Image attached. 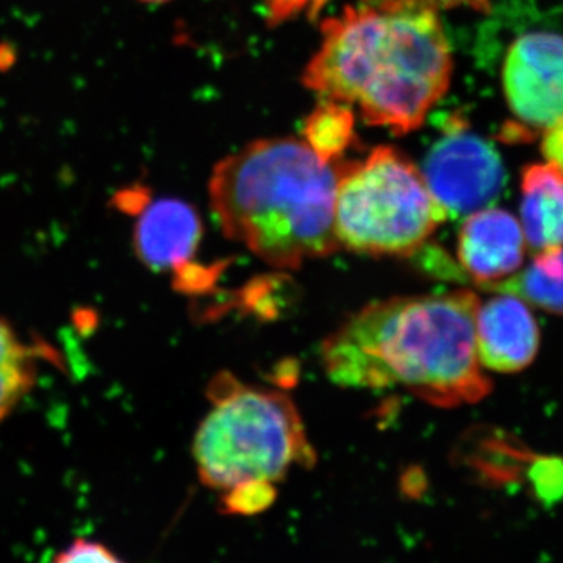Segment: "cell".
I'll return each mask as SVG.
<instances>
[{
    "label": "cell",
    "mask_w": 563,
    "mask_h": 563,
    "mask_svg": "<svg viewBox=\"0 0 563 563\" xmlns=\"http://www.w3.org/2000/svg\"><path fill=\"white\" fill-rule=\"evenodd\" d=\"M321 31L302 84L357 107L368 124L412 132L450 88L453 57L433 0L347 7Z\"/></svg>",
    "instance_id": "1"
},
{
    "label": "cell",
    "mask_w": 563,
    "mask_h": 563,
    "mask_svg": "<svg viewBox=\"0 0 563 563\" xmlns=\"http://www.w3.org/2000/svg\"><path fill=\"white\" fill-rule=\"evenodd\" d=\"M479 303L470 290L369 303L322 344L325 373L340 387H399L442 409L483 401L492 380L477 355Z\"/></svg>",
    "instance_id": "2"
},
{
    "label": "cell",
    "mask_w": 563,
    "mask_h": 563,
    "mask_svg": "<svg viewBox=\"0 0 563 563\" xmlns=\"http://www.w3.org/2000/svg\"><path fill=\"white\" fill-rule=\"evenodd\" d=\"M340 168L295 139L258 140L218 163L211 207L222 231L274 268L298 269L340 247Z\"/></svg>",
    "instance_id": "3"
},
{
    "label": "cell",
    "mask_w": 563,
    "mask_h": 563,
    "mask_svg": "<svg viewBox=\"0 0 563 563\" xmlns=\"http://www.w3.org/2000/svg\"><path fill=\"white\" fill-rule=\"evenodd\" d=\"M210 399L213 407L192 443L207 487L225 493L246 484H276L292 466L314 465L312 444L287 396L221 374L211 384Z\"/></svg>",
    "instance_id": "4"
},
{
    "label": "cell",
    "mask_w": 563,
    "mask_h": 563,
    "mask_svg": "<svg viewBox=\"0 0 563 563\" xmlns=\"http://www.w3.org/2000/svg\"><path fill=\"white\" fill-rule=\"evenodd\" d=\"M333 217L340 246L373 257L413 255L448 218L420 169L390 146L340 166Z\"/></svg>",
    "instance_id": "5"
},
{
    "label": "cell",
    "mask_w": 563,
    "mask_h": 563,
    "mask_svg": "<svg viewBox=\"0 0 563 563\" xmlns=\"http://www.w3.org/2000/svg\"><path fill=\"white\" fill-rule=\"evenodd\" d=\"M433 144L426 157V185L446 217H468L487 209L506 185L501 157L490 143L470 132L462 121Z\"/></svg>",
    "instance_id": "6"
},
{
    "label": "cell",
    "mask_w": 563,
    "mask_h": 563,
    "mask_svg": "<svg viewBox=\"0 0 563 563\" xmlns=\"http://www.w3.org/2000/svg\"><path fill=\"white\" fill-rule=\"evenodd\" d=\"M503 90L515 117L509 139H528L563 120V36H518L503 65Z\"/></svg>",
    "instance_id": "7"
},
{
    "label": "cell",
    "mask_w": 563,
    "mask_h": 563,
    "mask_svg": "<svg viewBox=\"0 0 563 563\" xmlns=\"http://www.w3.org/2000/svg\"><path fill=\"white\" fill-rule=\"evenodd\" d=\"M476 344L481 365L492 372H523L540 347V328L523 299L509 292L479 303Z\"/></svg>",
    "instance_id": "8"
},
{
    "label": "cell",
    "mask_w": 563,
    "mask_h": 563,
    "mask_svg": "<svg viewBox=\"0 0 563 563\" xmlns=\"http://www.w3.org/2000/svg\"><path fill=\"white\" fill-rule=\"evenodd\" d=\"M459 261L479 287L501 282L520 272L526 239L520 222L509 211L483 209L463 222L459 233Z\"/></svg>",
    "instance_id": "9"
},
{
    "label": "cell",
    "mask_w": 563,
    "mask_h": 563,
    "mask_svg": "<svg viewBox=\"0 0 563 563\" xmlns=\"http://www.w3.org/2000/svg\"><path fill=\"white\" fill-rule=\"evenodd\" d=\"M140 261L155 272L190 265L202 239V221L190 203L158 199L141 210L135 225Z\"/></svg>",
    "instance_id": "10"
},
{
    "label": "cell",
    "mask_w": 563,
    "mask_h": 563,
    "mask_svg": "<svg viewBox=\"0 0 563 563\" xmlns=\"http://www.w3.org/2000/svg\"><path fill=\"white\" fill-rule=\"evenodd\" d=\"M520 213L533 254L563 246V173L553 163L523 169Z\"/></svg>",
    "instance_id": "11"
},
{
    "label": "cell",
    "mask_w": 563,
    "mask_h": 563,
    "mask_svg": "<svg viewBox=\"0 0 563 563\" xmlns=\"http://www.w3.org/2000/svg\"><path fill=\"white\" fill-rule=\"evenodd\" d=\"M481 288L509 292L543 312L563 314V246L536 254L523 272Z\"/></svg>",
    "instance_id": "12"
},
{
    "label": "cell",
    "mask_w": 563,
    "mask_h": 563,
    "mask_svg": "<svg viewBox=\"0 0 563 563\" xmlns=\"http://www.w3.org/2000/svg\"><path fill=\"white\" fill-rule=\"evenodd\" d=\"M36 380V347L22 343L0 317V422L5 420Z\"/></svg>",
    "instance_id": "13"
},
{
    "label": "cell",
    "mask_w": 563,
    "mask_h": 563,
    "mask_svg": "<svg viewBox=\"0 0 563 563\" xmlns=\"http://www.w3.org/2000/svg\"><path fill=\"white\" fill-rule=\"evenodd\" d=\"M306 143L322 158L336 163L354 140V113L346 103H320L303 124Z\"/></svg>",
    "instance_id": "14"
},
{
    "label": "cell",
    "mask_w": 563,
    "mask_h": 563,
    "mask_svg": "<svg viewBox=\"0 0 563 563\" xmlns=\"http://www.w3.org/2000/svg\"><path fill=\"white\" fill-rule=\"evenodd\" d=\"M276 499L274 484L255 483L225 492L224 510L228 514L252 515L263 512Z\"/></svg>",
    "instance_id": "15"
},
{
    "label": "cell",
    "mask_w": 563,
    "mask_h": 563,
    "mask_svg": "<svg viewBox=\"0 0 563 563\" xmlns=\"http://www.w3.org/2000/svg\"><path fill=\"white\" fill-rule=\"evenodd\" d=\"M57 562H120L109 548L102 543L90 542V540L77 539L66 548L63 553L55 558Z\"/></svg>",
    "instance_id": "16"
},
{
    "label": "cell",
    "mask_w": 563,
    "mask_h": 563,
    "mask_svg": "<svg viewBox=\"0 0 563 563\" xmlns=\"http://www.w3.org/2000/svg\"><path fill=\"white\" fill-rule=\"evenodd\" d=\"M542 152L544 158L563 173V120L544 131Z\"/></svg>",
    "instance_id": "17"
},
{
    "label": "cell",
    "mask_w": 563,
    "mask_h": 563,
    "mask_svg": "<svg viewBox=\"0 0 563 563\" xmlns=\"http://www.w3.org/2000/svg\"><path fill=\"white\" fill-rule=\"evenodd\" d=\"M437 5L446 7H468V9L481 11V13H487L490 10V0H433Z\"/></svg>",
    "instance_id": "18"
},
{
    "label": "cell",
    "mask_w": 563,
    "mask_h": 563,
    "mask_svg": "<svg viewBox=\"0 0 563 563\" xmlns=\"http://www.w3.org/2000/svg\"><path fill=\"white\" fill-rule=\"evenodd\" d=\"M140 2H146V3H163V2H168V0H140Z\"/></svg>",
    "instance_id": "19"
}]
</instances>
